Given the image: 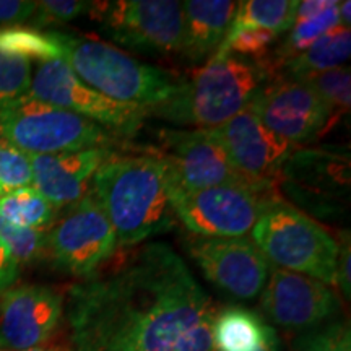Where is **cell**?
Returning a JSON list of instances; mask_svg holds the SVG:
<instances>
[{
    "label": "cell",
    "mask_w": 351,
    "mask_h": 351,
    "mask_svg": "<svg viewBox=\"0 0 351 351\" xmlns=\"http://www.w3.org/2000/svg\"><path fill=\"white\" fill-rule=\"evenodd\" d=\"M212 130L245 178L258 186L278 189L283 166L296 150L295 145L263 125L249 106Z\"/></svg>",
    "instance_id": "cell-15"
},
{
    "label": "cell",
    "mask_w": 351,
    "mask_h": 351,
    "mask_svg": "<svg viewBox=\"0 0 351 351\" xmlns=\"http://www.w3.org/2000/svg\"><path fill=\"white\" fill-rule=\"evenodd\" d=\"M261 351H282V341H280L274 327H271L269 339H267L265 345H263V348Z\"/></svg>",
    "instance_id": "cell-36"
},
{
    "label": "cell",
    "mask_w": 351,
    "mask_h": 351,
    "mask_svg": "<svg viewBox=\"0 0 351 351\" xmlns=\"http://www.w3.org/2000/svg\"><path fill=\"white\" fill-rule=\"evenodd\" d=\"M269 322L287 330H315L339 314L341 301L328 285L283 269H270L261 295Z\"/></svg>",
    "instance_id": "cell-14"
},
{
    "label": "cell",
    "mask_w": 351,
    "mask_h": 351,
    "mask_svg": "<svg viewBox=\"0 0 351 351\" xmlns=\"http://www.w3.org/2000/svg\"><path fill=\"white\" fill-rule=\"evenodd\" d=\"M270 330L261 315L244 307L218 311L212 335L215 351H261Z\"/></svg>",
    "instance_id": "cell-20"
},
{
    "label": "cell",
    "mask_w": 351,
    "mask_h": 351,
    "mask_svg": "<svg viewBox=\"0 0 351 351\" xmlns=\"http://www.w3.org/2000/svg\"><path fill=\"white\" fill-rule=\"evenodd\" d=\"M218 307L166 243L70 288L73 351H215Z\"/></svg>",
    "instance_id": "cell-1"
},
{
    "label": "cell",
    "mask_w": 351,
    "mask_h": 351,
    "mask_svg": "<svg viewBox=\"0 0 351 351\" xmlns=\"http://www.w3.org/2000/svg\"><path fill=\"white\" fill-rule=\"evenodd\" d=\"M116 249L111 221L91 191L46 232V256L56 269L82 280L95 275Z\"/></svg>",
    "instance_id": "cell-10"
},
{
    "label": "cell",
    "mask_w": 351,
    "mask_h": 351,
    "mask_svg": "<svg viewBox=\"0 0 351 351\" xmlns=\"http://www.w3.org/2000/svg\"><path fill=\"white\" fill-rule=\"evenodd\" d=\"M251 239L270 265L335 287L339 243L295 205L282 199L270 205L254 225Z\"/></svg>",
    "instance_id": "cell-5"
},
{
    "label": "cell",
    "mask_w": 351,
    "mask_h": 351,
    "mask_svg": "<svg viewBox=\"0 0 351 351\" xmlns=\"http://www.w3.org/2000/svg\"><path fill=\"white\" fill-rule=\"evenodd\" d=\"M280 186L304 207L335 212L337 205L348 200L350 155L322 148L295 150L283 166Z\"/></svg>",
    "instance_id": "cell-17"
},
{
    "label": "cell",
    "mask_w": 351,
    "mask_h": 351,
    "mask_svg": "<svg viewBox=\"0 0 351 351\" xmlns=\"http://www.w3.org/2000/svg\"><path fill=\"white\" fill-rule=\"evenodd\" d=\"M28 95L86 117L117 137L137 134L148 116L145 108L117 103L85 85L64 59L39 62L33 72Z\"/></svg>",
    "instance_id": "cell-11"
},
{
    "label": "cell",
    "mask_w": 351,
    "mask_h": 351,
    "mask_svg": "<svg viewBox=\"0 0 351 351\" xmlns=\"http://www.w3.org/2000/svg\"><path fill=\"white\" fill-rule=\"evenodd\" d=\"M160 152L153 153L165 161L171 187L181 191L219 186L275 189L258 186L245 178L212 129H165L160 132Z\"/></svg>",
    "instance_id": "cell-9"
},
{
    "label": "cell",
    "mask_w": 351,
    "mask_h": 351,
    "mask_svg": "<svg viewBox=\"0 0 351 351\" xmlns=\"http://www.w3.org/2000/svg\"><path fill=\"white\" fill-rule=\"evenodd\" d=\"M249 108L263 125L295 147L320 138L335 125L317 91L300 78H271Z\"/></svg>",
    "instance_id": "cell-12"
},
{
    "label": "cell",
    "mask_w": 351,
    "mask_h": 351,
    "mask_svg": "<svg viewBox=\"0 0 351 351\" xmlns=\"http://www.w3.org/2000/svg\"><path fill=\"white\" fill-rule=\"evenodd\" d=\"M0 217L21 230L46 231L56 221V208L34 187H23L0 197Z\"/></svg>",
    "instance_id": "cell-22"
},
{
    "label": "cell",
    "mask_w": 351,
    "mask_h": 351,
    "mask_svg": "<svg viewBox=\"0 0 351 351\" xmlns=\"http://www.w3.org/2000/svg\"><path fill=\"white\" fill-rule=\"evenodd\" d=\"M64 315V295L44 285L7 289L0 298V348L25 351L54 339Z\"/></svg>",
    "instance_id": "cell-16"
},
{
    "label": "cell",
    "mask_w": 351,
    "mask_h": 351,
    "mask_svg": "<svg viewBox=\"0 0 351 351\" xmlns=\"http://www.w3.org/2000/svg\"><path fill=\"white\" fill-rule=\"evenodd\" d=\"M20 274V265L12 257L10 251L0 239V293H5L16 282Z\"/></svg>",
    "instance_id": "cell-34"
},
{
    "label": "cell",
    "mask_w": 351,
    "mask_h": 351,
    "mask_svg": "<svg viewBox=\"0 0 351 351\" xmlns=\"http://www.w3.org/2000/svg\"><path fill=\"white\" fill-rule=\"evenodd\" d=\"M298 0H247L239 2L230 29L261 28L275 34L289 32L296 16Z\"/></svg>",
    "instance_id": "cell-23"
},
{
    "label": "cell",
    "mask_w": 351,
    "mask_h": 351,
    "mask_svg": "<svg viewBox=\"0 0 351 351\" xmlns=\"http://www.w3.org/2000/svg\"><path fill=\"white\" fill-rule=\"evenodd\" d=\"M278 34L261 28L230 29L215 54H232L256 64H265Z\"/></svg>",
    "instance_id": "cell-26"
},
{
    "label": "cell",
    "mask_w": 351,
    "mask_h": 351,
    "mask_svg": "<svg viewBox=\"0 0 351 351\" xmlns=\"http://www.w3.org/2000/svg\"><path fill=\"white\" fill-rule=\"evenodd\" d=\"M0 137L29 156L112 150L119 143L117 135L96 122L29 95L0 111Z\"/></svg>",
    "instance_id": "cell-6"
},
{
    "label": "cell",
    "mask_w": 351,
    "mask_h": 351,
    "mask_svg": "<svg viewBox=\"0 0 351 351\" xmlns=\"http://www.w3.org/2000/svg\"><path fill=\"white\" fill-rule=\"evenodd\" d=\"M90 13L114 43L148 54H181L184 12L178 0L91 2Z\"/></svg>",
    "instance_id": "cell-8"
},
{
    "label": "cell",
    "mask_w": 351,
    "mask_h": 351,
    "mask_svg": "<svg viewBox=\"0 0 351 351\" xmlns=\"http://www.w3.org/2000/svg\"><path fill=\"white\" fill-rule=\"evenodd\" d=\"M350 7H351V2L350 0H345V2H340L339 3V16H340V23L343 26H348L350 28Z\"/></svg>",
    "instance_id": "cell-37"
},
{
    "label": "cell",
    "mask_w": 351,
    "mask_h": 351,
    "mask_svg": "<svg viewBox=\"0 0 351 351\" xmlns=\"http://www.w3.org/2000/svg\"><path fill=\"white\" fill-rule=\"evenodd\" d=\"M36 2L29 0H0V29L19 26L32 20Z\"/></svg>",
    "instance_id": "cell-32"
},
{
    "label": "cell",
    "mask_w": 351,
    "mask_h": 351,
    "mask_svg": "<svg viewBox=\"0 0 351 351\" xmlns=\"http://www.w3.org/2000/svg\"><path fill=\"white\" fill-rule=\"evenodd\" d=\"M90 191L111 221L117 249L134 247L174 226L168 169L155 153L112 152L95 173Z\"/></svg>",
    "instance_id": "cell-2"
},
{
    "label": "cell",
    "mask_w": 351,
    "mask_h": 351,
    "mask_svg": "<svg viewBox=\"0 0 351 351\" xmlns=\"http://www.w3.org/2000/svg\"><path fill=\"white\" fill-rule=\"evenodd\" d=\"M62 59L80 80L117 103L148 109L160 106L178 91L173 73L145 64L112 44L54 32Z\"/></svg>",
    "instance_id": "cell-4"
},
{
    "label": "cell",
    "mask_w": 351,
    "mask_h": 351,
    "mask_svg": "<svg viewBox=\"0 0 351 351\" xmlns=\"http://www.w3.org/2000/svg\"><path fill=\"white\" fill-rule=\"evenodd\" d=\"M184 247L208 282L236 300L251 301L261 295L271 265L249 236L205 238L189 234Z\"/></svg>",
    "instance_id": "cell-13"
},
{
    "label": "cell",
    "mask_w": 351,
    "mask_h": 351,
    "mask_svg": "<svg viewBox=\"0 0 351 351\" xmlns=\"http://www.w3.org/2000/svg\"><path fill=\"white\" fill-rule=\"evenodd\" d=\"M239 2L231 0H187L182 2L184 46L189 62L210 60L230 32Z\"/></svg>",
    "instance_id": "cell-19"
},
{
    "label": "cell",
    "mask_w": 351,
    "mask_h": 351,
    "mask_svg": "<svg viewBox=\"0 0 351 351\" xmlns=\"http://www.w3.org/2000/svg\"><path fill=\"white\" fill-rule=\"evenodd\" d=\"M168 200L176 218L191 234L205 238H241L252 231L257 219L280 200L275 189L219 186L181 191L168 186Z\"/></svg>",
    "instance_id": "cell-7"
},
{
    "label": "cell",
    "mask_w": 351,
    "mask_h": 351,
    "mask_svg": "<svg viewBox=\"0 0 351 351\" xmlns=\"http://www.w3.org/2000/svg\"><path fill=\"white\" fill-rule=\"evenodd\" d=\"M0 351H5V350H2V348H0Z\"/></svg>",
    "instance_id": "cell-38"
},
{
    "label": "cell",
    "mask_w": 351,
    "mask_h": 351,
    "mask_svg": "<svg viewBox=\"0 0 351 351\" xmlns=\"http://www.w3.org/2000/svg\"><path fill=\"white\" fill-rule=\"evenodd\" d=\"M23 187H33L29 155L0 137V197Z\"/></svg>",
    "instance_id": "cell-27"
},
{
    "label": "cell",
    "mask_w": 351,
    "mask_h": 351,
    "mask_svg": "<svg viewBox=\"0 0 351 351\" xmlns=\"http://www.w3.org/2000/svg\"><path fill=\"white\" fill-rule=\"evenodd\" d=\"M0 52L28 62L36 60L38 64L62 59V51L54 32L43 33L23 26L0 29Z\"/></svg>",
    "instance_id": "cell-24"
},
{
    "label": "cell",
    "mask_w": 351,
    "mask_h": 351,
    "mask_svg": "<svg viewBox=\"0 0 351 351\" xmlns=\"http://www.w3.org/2000/svg\"><path fill=\"white\" fill-rule=\"evenodd\" d=\"M298 351H351L348 324L333 322L315 328L300 340Z\"/></svg>",
    "instance_id": "cell-30"
},
{
    "label": "cell",
    "mask_w": 351,
    "mask_h": 351,
    "mask_svg": "<svg viewBox=\"0 0 351 351\" xmlns=\"http://www.w3.org/2000/svg\"><path fill=\"white\" fill-rule=\"evenodd\" d=\"M32 78V62L0 52V111L29 93Z\"/></svg>",
    "instance_id": "cell-29"
},
{
    "label": "cell",
    "mask_w": 351,
    "mask_h": 351,
    "mask_svg": "<svg viewBox=\"0 0 351 351\" xmlns=\"http://www.w3.org/2000/svg\"><path fill=\"white\" fill-rule=\"evenodd\" d=\"M351 52V32L348 26L337 25L327 34L311 44L306 51L293 57L278 69L283 70L280 77L302 78L314 73L343 67L350 59Z\"/></svg>",
    "instance_id": "cell-21"
},
{
    "label": "cell",
    "mask_w": 351,
    "mask_h": 351,
    "mask_svg": "<svg viewBox=\"0 0 351 351\" xmlns=\"http://www.w3.org/2000/svg\"><path fill=\"white\" fill-rule=\"evenodd\" d=\"M25 351H73V346L67 340L51 339L47 343L36 346V348H32V350H25Z\"/></svg>",
    "instance_id": "cell-35"
},
{
    "label": "cell",
    "mask_w": 351,
    "mask_h": 351,
    "mask_svg": "<svg viewBox=\"0 0 351 351\" xmlns=\"http://www.w3.org/2000/svg\"><path fill=\"white\" fill-rule=\"evenodd\" d=\"M114 150H83L29 156L33 187L57 208L70 207L91 189L93 176Z\"/></svg>",
    "instance_id": "cell-18"
},
{
    "label": "cell",
    "mask_w": 351,
    "mask_h": 351,
    "mask_svg": "<svg viewBox=\"0 0 351 351\" xmlns=\"http://www.w3.org/2000/svg\"><path fill=\"white\" fill-rule=\"evenodd\" d=\"M90 5L91 2L85 0H43L36 2V12L32 20L38 26L69 23L90 12Z\"/></svg>",
    "instance_id": "cell-31"
},
{
    "label": "cell",
    "mask_w": 351,
    "mask_h": 351,
    "mask_svg": "<svg viewBox=\"0 0 351 351\" xmlns=\"http://www.w3.org/2000/svg\"><path fill=\"white\" fill-rule=\"evenodd\" d=\"M265 64L232 54H215L181 80L178 91L148 114L179 127L217 129L239 114L271 80Z\"/></svg>",
    "instance_id": "cell-3"
},
{
    "label": "cell",
    "mask_w": 351,
    "mask_h": 351,
    "mask_svg": "<svg viewBox=\"0 0 351 351\" xmlns=\"http://www.w3.org/2000/svg\"><path fill=\"white\" fill-rule=\"evenodd\" d=\"M350 232H341V241L339 243V258H337V275H335V287L340 288L341 295L346 300L351 296V276H350Z\"/></svg>",
    "instance_id": "cell-33"
},
{
    "label": "cell",
    "mask_w": 351,
    "mask_h": 351,
    "mask_svg": "<svg viewBox=\"0 0 351 351\" xmlns=\"http://www.w3.org/2000/svg\"><path fill=\"white\" fill-rule=\"evenodd\" d=\"M0 239L5 243L19 265L36 262L46 256V231L21 230L0 217Z\"/></svg>",
    "instance_id": "cell-28"
},
{
    "label": "cell",
    "mask_w": 351,
    "mask_h": 351,
    "mask_svg": "<svg viewBox=\"0 0 351 351\" xmlns=\"http://www.w3.org/2000/svg\"><path fill=\"white\" fill-rule=\"evenodd\" d=\"M304 80L317 91V95L324 99L327 108L330 109L333 122H339L345 114L350 112L351 104V73L348 67H339L327 70V72L314 73V75L302 77Z\"/></svg>",
    "instance_id": "cell-25"
}]
</instances>
